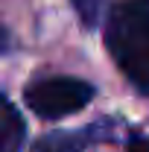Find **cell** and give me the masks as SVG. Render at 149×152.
Returning <instances> with one entry per match:
<instances>
[{"label":"cell","mask_w":149,"mask_h":152,"mask_svg":"<svg viewBox=\"0 0 149 152\" xmlns=\"http://www.w3.org/2000/svg\"><path fill=\"white\" fill-rule=\"evenodd\" d=\"M88 143V132H50L35 140L32 152H82Z\"/></svg>","instance_id":"obj_4"},{"label":"cell","mask_w":149,"mask_h":152,"mask_svg":"<svg viewBox=\"0 0 149 152\" xmlns=\"http://www.w3.org/2000/svg\"><path fill=\"white\" fill-rule=\"evenodd\" d=\"M105 44L131 85L149 94V0H120L111 6Z\"/></svg>","instance_id":"obj_1"},{"label":"cell","mask_w":149,"mask_h":152,"mask_svg":"<svg viewBox=\"0 0 149 152\" xmlns=\"http://www.w3.org/2000/svg\"><path fill=\"white\" fill-rule=\"evenodd\" d=\"M76 6V15H79V20L91 29V26H96V18H99V0H73Z\"/></svg>","instance_id":"obj_5"},{"label":"cell","mask_w":149,"mask_h":152,"mask_svg":"<svg viewBox=\"0 0 149 152\" xmlns=\"http://www.w3.org/2000/svg\"><path fill=\"white\" fill-rule=\"evenodd\" d=\"M26 137V123L20 111L0 94V152H20Z\"/></svg>","instance_id":"obj_3"},{"label":"cell","mask_w":149,"mask_h":152,"mask_svg":"<svg viewBox=\"0 0 149 152\" xmlns=\"http://www.w3.org/2000/svg\"><path fill=\"white\" fill-rule=\"evenodd\" d=\"M6 47H9V38H6V29H3V26H0V53H3V50H6Z\"/></svg>","instance_id":"obj_7"},{"label":"cell","mask_w":149,"mask_h":152,"mask_svg":"<svg viewBox=\"0 0 149 152\" xmlns=\"http://www.w3.org/2000/svg\"><path fill=\"white\" fill-rule=\"evenodd\" d=\"M26 105L44 117V120H56L67 117L73 111H82L93 99V85L76 76H50V79H38L26 88Z\"/></svg>","instance_id":"obj_2"},{"label":"cell","mask_w":149,"mask_h":152,"mask_svg":"<svg viewBox=\"0 0 149 152\" xmlns=\"http://www.w3.org/2000/svg\"><path fill=\"white\" fill-rule=\"evenodd\" d=\"M126 152H149V137H131Z\"/></svg>","instance_id":"obj_6"}]
</instances>
